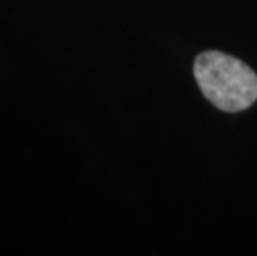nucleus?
I'll return each mask as SVG.
<instances>
[{
	"instance_id": "obj_1",
	"label": "nucleus",
	"mask_w": 257,
	"mask_h": 256,
	"mask_svg": "<svg viewBox=\"0 0 257 256\" xmlns=\"http://www.w3.org/2000/svg\"><path fill=\"white\" fill-rule=\"evenodd\" d=\"M202 95L224 112H240L257 100V75L244 62L221 52H204L194 62Z\"/></svg>"
}]
</instances>
